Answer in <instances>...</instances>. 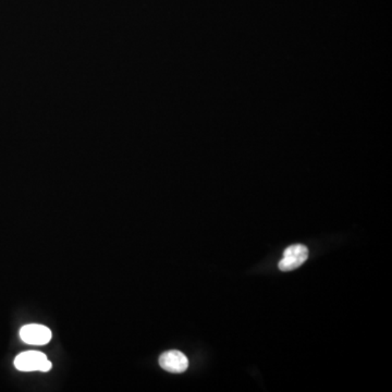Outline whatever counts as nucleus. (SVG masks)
<instances>
[{
	"label": "nucleus",
	"mask_w": 392,
	"mask_h": 392,
	"mask_svg": "<svg viewBox=\"0 0 392 392\" xmlns=\"http://www.w3.org/2000/svg\"><path fill=\"white\" fill-rule=\"evenodd\" d=\"M52 330L44 325H25L20 330V338L28 345H47L52 340Z\"/></svg>",
	"instance_id": "nucleus-3"
},
{
	"label": "nucleus",
	"mask_w": 392,
	"mask_h": 392,
	"mask_svg": "<svg viewBox=\"0 0 392 392\" xmlns=\"http://www.w3.org/2000/svg\"><path fill=\"white\" fill-rule=\"evenodd\" d=\"M159 365L161 369L169 373L180 374L187 371L189 367V359L183 353L177 350H173L161 355Z\"/></svg>",
	"instance_id": "nucleus-4"
},
{
	"label": "nucleus",
	"mask_w": 392,
	"mask_h": 392,
	"mask_svg": "<svg viewBox=\"0 0 392 392\" xmlns=\"http://www.w3.org/2000/svg\"><path fill=\"white\" fill-rule=\"evenodd\" d=\"M309 258V250L303 244H294L284 250L282 260L279 262V270L282 272H291L296 270L306 262Z\"/></svg>",
	"instance_id": "nucleus-2"
},
{
	"label": "nucleus",
	"mask_w": 392,
	"mask_h": 392,
	"mask_svg": "<svg viewBox=\"0 0 392 392\" xmlns=\"http://www.w3.org/2000/svg\"><path fill=\"white\" fill-rule=\"evenodd\" d=\"M15 367L21 371H43L47 373L52 369V362L48 361L44 353L38 351H26L20 353L15 359Z\"/></svg>",
	"instance_id": "nucleus-1"
}]
</instances>
